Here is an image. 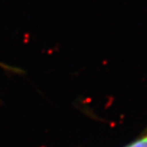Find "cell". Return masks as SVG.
<instances>
[{
  "label": "cell",
  "mask_w": 147,
  "mask_h": 147,
  "mask_svg": "<svg viewBox=\"0 0 147 147\" xmlns=\"http://www.w3.org/2000/svg\"><path fill=\"white\" fill-rule=\"evenodd\" d=\"M127 147H147V135Z\"/></svg>",
  "instance_id": "cell-1"
}]
</instances>
